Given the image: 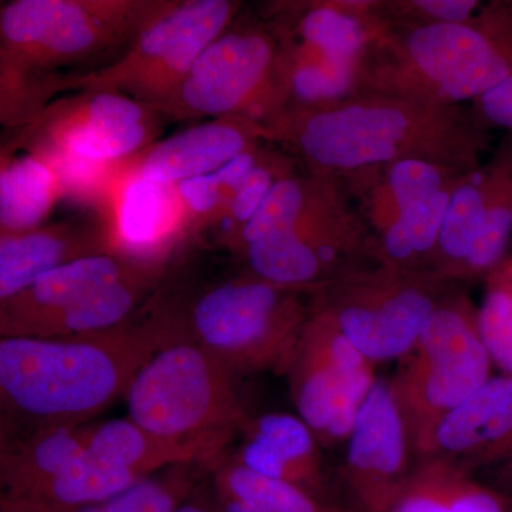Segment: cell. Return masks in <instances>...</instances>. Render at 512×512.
I'll list each match as a JSON object with an SVG mask.
<instances>
[{"instance_id":"cell-1","label":"cell","mask_w":512,"mask_h":512,"mask_svg":"<svg viewBox=\"0 0 512 512\" xmlns=\"http://www.w3.org/2000/svg\"><path fill=\"white\" fill-rule=\"evenodd\" d=\"M265 143L288 148L311 173L345 175L420 160L473 171L490 134L464 106L356 94L316 107H288L261 123Z\"/></svg>"},{"instance_id":"cell-2","label":"cell","mask_w":512,"mask_h":512,"mask_svg":"<svg viewBox=\"0 0 512 512\" xmlns=\"http://www.w3.org/2000/svg\"><path fill=\"white\" fill-rule=\"evenodd\" d=\"M188 340L170 305L141 320L64 338H2L0 399L9 416L32 429L84 424L126 396L161 349Z\"/></svg>"},{"instance_id":"cell-3","label":"cell","mask_w":512,"mask_h":512,"mask_svg":"<svg viewBox=\"0 0 512 512\" xmlns=\"http://www.w3.org/2000/svg\"><path fill=\"white\" fill-rule=\"evenodd\" d=\"M154 2L15 0L0 10L2 123L23 127L80 69L126 52ZM109 63V64H110Z\"/></svg>"},{"instance_id":"cell-4","label":"cell","mask_w":512,"mask_h":512,"mask_svg":"<svg viewBox=\"0 0 512 512\" xmlns=\"http://www.w3.org/2000/svg\"><path fill=\"white\" fill-rule=\"evenodd\" d=\"M511 76L512 2H491L464 22L384 36L363 59L359 94L463 106Z\"/></svg>"},{"instance_id":"cell-5","label":"cell","mask_w":512,"mask_h":512,"mask_svg":"<svg viewBox=\"0 0 512 512\" xmlns=\"http://www.w3.org/2000/svg\"><path fill=\"white\" fill-rule=\"evenodd\" d=\"M316 292L275 285L242 269L202 289L187 306L167 302L188 340L244 377L268 369L285 372L311 319Z\"/></svg>"},{"instance_id":"cell-6","label":"cell","mask_w":512,"mask_h":512,"mask_svg":"<svg viewBox=\"0 0 512 512\" xmlns=\"http://www.w3.org/2000/svg\"><path fill=\"white\" fill-rule=\"evenodd\" d=\"M242 376L207 349L181 340L141 367L126 393L128 419L170 440H231L247 420Z\"/></svg>"},{"instance_id":"cell-7","label":"cell","mask_w":512,"mask_h":512,"mask_svg":"<svg viewBox=\"0 0 512 512\" xmlns=\"http://www.w3.org/2000/svg\"><path fill=\"white\" fill-rule=\"evenodd\" d=\"M286 101L284 40L268 20L238 18L154 110L180 121L248 116L264 123Z\"/></svg>"},{"instance_id":"cell-8","label":"cell","mask_w":512,"mask_h":512,"mask_svg":"<svg viewBox=\"0 0 512 512\" xmlns=\"http://www.w3.org/2000/svg\"><path fill=\"white\" fill-rule=\"evenodd\" d=\"M494 370L478 326V308L457 286L390 379L414 454L441 417L483 386Z\"/></svg>"},{"instance_id":"cell-9","label":"cell","mask_w":512,"mask_h":512,"mask_svg":"<svg viewBox=\"0 0 512 512\" xmlns=\"http://www.w3.org/2000/svg\"><path fill=\"white\" fill-rule=\"evenodd\" d=\"M241 9L232 0L154 2L126 52L96 72L67 80L62 92H117L157 109Z\"/></svg>"},{"instance_id":"cell-10","label":"cell","mask_w":512,"mask_h":512,"mask_svg":"<svg viewBox=\"0 0 512 512\" xmlns=\"http://www.w3.org/2000/svg\"><path fill=\"white\" fill-rule=\"evenodd\" d=\"M457 284L431 272L372 265L315 293L320 313L370 362L402 360Z\"/></svg>"},{"instance_id":"cell-11","label":"cell","mask_w":512,"mask_h":512,"mask_svg":"<svg viewBox=\"0 0 512 512\" xmlns=\"http://www.w3.org/2000/svg\"><path fill=\"white\" fill-rule=\"evenodd\" d=\"M234 258L264 281L313 292L376 265L372 232L348 187L289 231L259 239Z\"/></svg>"},{"instance_id":"cell-12","label":"cell","mask_w":512,"mask_h":512,"mask_svg":"<svg viewBox=\"0 0 512 512\" xmlns=\"http://www.w3.org/2000/svg\"><path fill=\"white\" fill-rule=\"evenodd\" d=\"M163 114L117 92H80L47 104L15 147L49 160L104 165L153 146Z\"/></svg>"},{"instance_id":"cell-13","label":"cell","mask_w":512,"mask_h":512,"mask_svg":"<svg viewBox=\"0 0 512 512\" xmlns=\"http://www.w3.org/2000/svg\"><path fill=\"white\" fill-rule=\"evenodd\" d=\"M330 320L313 312L285 372L298 416L322 448L345 446L363 400L377 377Z\"/></svg>"},{"instance_id":"cell-14","label":"cell","mask_w":512,"mask_h":512,"mask_svg":"<svg viewBox=\"0 0 512 512\" xmlns=\"http://www.w3.org/2000/svg\"><path fill=\"white\" fill-rule=\"evenodd\" d=\"M414 466L412 437L392 382L377 377L345 443L342 477L359 512H379Z\"/></svg>"},{"instance_id":"cell-15","label":"cell","mask_w":512,"mask_h":512,"mask_svg":"<svg viewBox=\"0 0 512 512\" xmlns=\"http://www.w3.org/2000/svg\"><path fill=\"white\" fill-rule=\"evenodd\" d=\"M146 265L110 252L53 269L18 295L0 301V335L56 338L64 320L92 296Z\"/></svg>"},{"instance_id":"cell-16","label":"cell","mask_w":512,"mask_h":512,"mask_svg":"<svg viewBox=\"0 0 512 512\" xmlns=\"http://www.w3.org/2000/svg\"><path fill=\"white\" fill-rule=\"evenodd\" d=\"M512 454V376L494 373L439 420L414 454L474 474Z\"/></svg>"},{"instance_id":"cell-17","label":"cell","mask_w":512,"mask_h":512,"mask_svg":"<svg viewBox=\"0 0 512 512\" xmlns=\"http://www.w3.org/2000/svg\"><path fill=\"white\" fill-rule=\"evenodd\" d=\"M266 20L288 42L352 64H362L370 47L390 32L379 0L278 3Z\"/></svg>"},{"instance_id":"cell-18","label":"cell","mask_w":512,"mask_h":512,"mask_svg":"<svg viewBox=\"0 0 512 512\" xmlns=\"http://www.w3.org/2000/svg\"><path fill=\"white\" fill-rule=\"evenodd\" d=\"M188 235L190 225L175 184L128 170L116 195L114 252L141 264L168 265Z\"/></svg>"},{"instance_id":"cell-19","label":"cell","mask_w":512,"mask_h":512,"mask_svg":"<svg viewBox=\"0 0 512 512\" xmlns=\"http://www.w3.org/2000/svg\"><path fill=\"white\" fill-rule=\"evenodd\" d=\"M114 252L113 225L83 215L0 238V301L18 295L40 276L86 256Z\"/></svg>"},{"instance_id":"cell-20","label":"cell","mask_w":512,"mask_h":512,"mask_svg":"<svg viewBox=\"0 0 512 512\" xmlns=\"http://www.w3.org/2000/svg\"><path fill=\"white\" fill-rule=\"evenodd\" d=\"M265 143L264 127L248 116L220 117L175 133L146 148L130 171L158 181L178 184L214 173L249 148Z\"/></svg>"},{"instance_id":"cell-21","label":"cell","mask_w":512,"mask_h":512,"mask_svg":"<svg viewBox=\"0 0 512 512\" xmlns=\"http://www.w3.org/2000/svg\"><path fill=\"white\" fill-rule=\"evenodd\" d=\"M239 430L242 443L232 460L256 474L298 485L328 500L322 446L301 417L266 413L247 417Z\"/></svg>"},{"instance_id":"cell-22","label":"cell","mask_w":512,"mask_h":512,"mask_svg":"<svg viewBox=\"0 0 512 512\" xmlns=\"http://www.w3.org/2000/svg\"><path fill=\"white\" fill-rule=\"evenodd\" d=\"M467 173L470 171L429 161L406 160L362 168L342 177L373 237L404 212L429 200Z\"/></svg>"},{"instance_id":"cell-23","label":"cell","mask_w":512,"mask_h":512,"mask_svg":"<svg viewBox=\"0 0 512 512\" xmlns=\"http://www.w3.org/2000/svg\"><path fill=\"white\" fill-rule=\"evenodd\" d=\"M228 443L225 439H164L128 417L87 426L90 456L143 478L174 466L214 461Z\"/></svg>"},{"instance_id":"cell-24","label":"cell","mask_w":512,"mask_h":512,"mask_svg":"<svg viewBox=\"0 0 512 512\" xmlns=\"http://www.w3.org/2000/svg\"><path fill=\"white\" fill-rule=\"evenodd\" d=\"M87 426L64 424L32 429L15 440L2 441V500L16 497L53 480L87 454Z\"/></svg>"},{"instance_id":"cell-25","label":"cell","mask_w":512,"mask_h":512,"mask_svg":"<svg viewBox=\"0 0 512 512\" xmlns=\"http://www.w3.org/2000/svg\"><path fill=\"white\" fill-rule=\"evenodd\" d=\"M64 183L49 158L30 153L2 156L0 171V228L2 234H23L43 227Z\"/></svg>"},{"instance_id":"cell-26","label":"cell","mask_w":512,"mask_h":512,"mask_svg":"<svg viewBox=\"0 0 512 512\" xmlns=\"http://www.w3.org/2000/svg\"><path fill=\"white\" fill-rule=\"evenodd\" d=\"M402 512H512V500L471 474L437 461H414L400 494Z\"/></svg>"},{"instance_id":"cell-27","label":"cell","mask_w":512,"mask_h":512,"mask_svg":"<svg viewBox=\"0 0 512 512\" xmlns=\"http://www.w3.org/2000/svg\"><path fill=\"white\" fill-rule=\"evenodd\" d=\"M490 190V170L483 164L454 185L431 272L460 285L461 274L480 237Z\"/></svg>"},{"instance_id":"cell-28","label":"cell","mask_w":512,"mask_h":512,"mask_svg":"<svg viewBox=\"0 0 512 512\" xmlns=\"http://www.w3.org/2000/svg\"><path fill=\"white\" fill-rule=\"evenodd\" d=\"M458 181L410 208L392 225L373 235V261L400 271L431 272L448 201Z\"/></svg>"},{"instance_id":"cell-29","label":"cell","mask_w":512,"mask_h":512,"mask_svg":"<svg viewBox=\"0 0 512 512\" xmlns=\"http://www.w3.org/2000/svg\"><path fill=\"white\" fill-rule=\"evenodd\" d=\"M490 190L483 229L464 266L460 285L485 278L504 264L512 235V150L501 151L488 161Z\"/></svg>"},{"instance_id":"cell-30","label":"cell","mask_w":512,"mask_h":512,"mask_svg":"<svg viewBox=\"0 0 512 512\" xmlns=\"http://www.w3.org/2000/svg\"><path fill=\"white\" fill-rule=\"evenodd\" d=\"M215 494L247 501L264 512H352L298 485L249 471L232 458L217 468Z\"/></svg>"},{"instance_id":"cell-31","label":"cell","mask_w":512,"mask_h":512,"mask_svg":"<svg viewBox=\"0 0 512 512\" xmlns=\"http://www.w3.org/2000/svg\"><path fill=\"white\" fill-rule=\"evenodd\" d=\"M292 173V158L276 156L275 153L265 150L262 160L248 175L244 184L235 191L234 197L225 205L224 210L214 220L207 222L197 234H201L202 229H211L218 244L229 251L271 188L285 175Z\"/></svg>"},{"instance_id":"cell-32","label":"cell","mask_w":512,"mask_h":512,"mask_svg":"<svg viewBox=\"0 0 512 512\" xmlns=\"http://www.w3.org/2000/svg\"><path fill=\"white\" fill-rule=\"evenodd\" d=\"M192 491L190 466H174L144 478L110 500L73 512H174Z\"/></svg>"},{"instance_id":"cell-33","label":"cell","mask_w":512,"mask_h":512,"mask_svg":"<svg viewBox=\"0 0 512 512\" xmlns=\"http://www.w3.org/2000/svg\"><path fill=\"white\" fill-rule=\"evenodd\" d=\"M478 326L495 369L512 376V272L504 264L487 278Z\"/></svg>"},{"instance_id":"cell-34","label":"cell","mask_w":512,"mask_h":512,"mask_svg":"<svg viewBox=\"0 0 512 512\" xmlns=\"http://www.w3.org/2000/svg\"><path fill=\"white\" fill-rule=\"evenodd\" d=\"M483 6L484 2L478 0H379V13L394 32L464 22Z\"/></svg>"},{"instance_id":"cell-35","label":"cell","mask_w":512,"mask_h":512,"mask_svg":"<svg viewBox=\"0 0 512 512\" xmlns=\"http://www.w3.org/2000/svg\"><path fill=\"white\" fill-rule=\"evenodd\" d=\"M175 187L187 214L190 235L197 234L207 222L214 220L228 202L214 173L188 178Z\"/></svg>"},{"instance_id":"cell-36","label":"cell","mask_w":512,"mask_h":512,"mask_svg":"<svg viewBox=\"0 0 512 512\" xmlns=\"http://www.w3.org/2000/svg\"><path fill=\"white\" fill-rule=\"evenodd\" d=\"M470 109L485 130L504 128L512 131V76L490 93L473 101Z\"/></svg>"},{"instance_id":"cell-37","label":"cell","mask_w":512,"mask_h":512,"mask_svg":"<svg viewBox=\"0 0 512 512\" xmlns=\"http://www.w3.org/2000/svg\"><path fill=\"white\" fill-rule=\"evenodd\" d=\"M485 473L488 474V485L512 500V454Z\"/></svg>"},{"instance_id":"cell-38","label":"cell","mask_w":512,"mask_h":512,"mask_svg":"<svg viewBox=\"0 0 512 512\" xmlns=\"http://www.w3.org/2000/svg\"><path fill=\"white\" fill-rule=\"evenodd\" d=\"M174 512H221V510L217 497H215V500H211L205 494L192 491Z\"/></svg>"}]
</instances>
